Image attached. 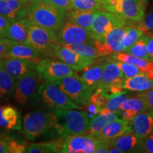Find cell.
Here are the masks:
<instances>
[{
	"label": "cell",
	"mask_w": 153,
	"mask_h": 153,
	"mask_svg": "<svg viewBox=\"0 0 153 153\" xmlns=\"http://www.w3.org/2000/svg\"><path fill=\"white\" fill-rule=\"evenodd\" d=\"M59 124L60 138L68 135H85L89 133L90 120L86 111L75 109H65L53 112Z\"/></svg>",
	"instance_id": "cell-4"
},
{
	"label": "cell",
	"mask_w": 153,
	"mask_h": 153,
	"mask_svg": "<svg viewBox=\"0 0 153 153\" xmlns=\"http://www.w3.org/2000/svg\"><path fill=\"white\" fill-rule=\"evenodd\" d=\"M36 64L35 60L7 58L3 60V69L15 79H19L30 70L35 69Z\"/></svg>",
	"instance_id": "cell-17"
},
{
	"label": "cell",
	"mask_w": 153,
	"mask_h": 153,
	"mask_svg": "<svg viewBox=\"0 0 153 153\" xmlns=\"http://www.w3.org/2000/svg\"><path fill=\"white\" fill-rule=\"evenodd\" d=\"M146 36L147 35L145 34H143L138 41L135 42L128 48L125 50L123 52L129 53L135 57L145 59V60H152L148 51Z\"/></svg>",
	"instance_id": "cell-33"
},
{
	"label": "cell",
	"mask_w": 153,
	"mask_h": 153,
	"mask_svg": "<svg viewBox=\"0 0 153 153\" xmlns=\"http://www.w3.org/2000/svg\"><path fill=\"white\" fill-rule=\"evenodd\" d=\"M11 22L2 16H0V39L5 38V35Z\"/></svg>",
	"instance_id": "cell-46"
},
{
	"label": "cell",
	"mask_w": 153,
	"mask_h": 153,
	"mask_svg": "<svg viewBox=\"0 0 153 153\" xmlns=\"http://www.w3.org/2000/svg\"><path fill=\"white\" fill-rule=\"evenodd\" d=\"M26 142L18 135H12L9 143L8 153H24L26 152Z\"/></svg>",
	"instance_id": "cell-38"
},
{
	"label": "cell",
	"mask_w": 153,
	"mask_h": 153,
	"mask_svg": "<svg viewBox=\"0 0 153 153\" xmlns=\"http://www.w3.org/2000/svg\"><path fill=\"white\" fill-rule=\"evenodd\" d=\"M138 150L143 152L153 153V133L140 139Z\"/></svg>",
	"instance_id": "cell-39"
},
{
	"label": "cell",
	"mask_w": 153,
	"mask_h": 153,
	"mask_svg": "<svg viewBox=\"0 0 153 153\" xmlns=\"http://www.w3.org/2000/svg\"><path fill=\"white\" fill-rule=\"evenodd\" d=\"M99 11L71 10L66 15L67 20L90 30Z\"/></svg>",
	"instance_id": "cell-26"
},
{
	"label": "cell",
	"mask_w": 153,
	"mask_h": 153,
	"mask_svg": "<svg viewBox=\"0 0 153 153\" xmlns=\"http://www.w3.org/2000/svg\"><path fill=\"white\" fill-rule=\"evenodd\" d=\"M16 81L2 68L0 70V99H5L14 95Z\"/></svg>",
	"instance_id": "cell-31"
},
{
	"label": "cell",
	"mask_w": 153,
	"mask_h": 153,
	"mask_svg": "<svg viewBox=\"0 0 153 153\" xmlns=\"http://www.w3.org/2000/svg\"><path fill=\"white\" fill-rule=\"evenodd\" d=\"M42 79L43 78L35 68L17 79L14 93L16 102L24 105L35 98L38 88L42 84Z\"/></svg>",
	"instance_id": "cell-9"
},
{
	"label": "cell",
	"mask_w": 153,
	"mask_h": 153,
	"mask_svg": "<svg viewBox=\"0 0 153 153\" xmlns=\"http://www.w3.org/2000/svg\"><path fill=\"white\" fill-rule=\"evenodd\" d=\"M152 133H153V131H152Z\"/></svg>",
	"instance_id": "cell-55"
},
{
	"label": "cell",
	"mask_w": 153,
	"mask_h": 153,
	"mask_svg": "<svg viewBox=\"0 0 153 153\" xmlns=\"http://www.w3.org/2000/svg\"><path fill=\"white\" fill-rule=\"evenodd\" d=\"M132 133L140 139L148 136L153 131V111L140 112L131 121Z\"/></svg>",
	"instance_id": "cell-18"
},
{
	"label": "cell",
	"mask_w": 153,
	"mask_h": 153,
	"mask_svg": "<svg viewBox=\"0 0 153 153\" xmlns=\"http://www.w3.org/2000/svg\"><path fill=\"white\" fill-rule=\"evenodd\" d=\"M126 23V19L121 15L106 11H99L89 31L94 41L102 42L113 28L125 27Z\"/></svg>",
	"instance_id": "cell-7"
},
{
	"label": "cell",
	"mask_w": 153,
	"mask_h": 153,
	"mask_svg": "<svg viewBox=\"0 0 153 153\" xmlns=\"http://www.w3.org/2000/svg\"><path fill=\"white\" fill-rule=\"evenodd\" d=\"M57 43L62 45L68 44L89 43L94 45V40L89 30L69 22H64L56 32Z\"/></svg>",
	"instance_id": "cell-10"
},
{
	"label": "cell",
	"mask_w": 153,
	"mask_h": 153,
	"mask_svg": "<svg viewBox=\"0 0 153 153\" xmlns=\"http://www.w3.org/2000/svg\"><path fill=\"white\" fill-rule=\"evenodd\" d=\"M126 28L115 27L107 34L104 41H94V45L100 56L123 52L124 47L122 41L126 33Z\"/></svg>",
	"instance_id": "cell-14"
},
{
	"label": "cell",
	"mask_w": 153,
	"mask_h": 153,
	"mask_svg": "<svg viewBox=\"0 0 153 153\" xmlns=\"http://www.w3.org/2000/svg\"><path fill=\"white\" fill-rule=\"evenodd\" d=\"M145 4L142 0L104 1L103 11L116 13L131 22H140L145 18Z\"/></svg>",
	"instance_id": "cell-5"
},
{
	"label": "cell",
	"mask_w": 153,
	"mask_h": 153,
	"mask_svg": "<svg viewBox=\"0 0 153 153\" xmlns=\"http://www.w3.org/2000/svg\"><path fill=\"white\" fill-rule=\"evenodd\" d=\"M86 106H87V110L88 111V112L90 113V114H92L93 115L100 114L101 111V108H99L98 106H97L94 104H91L89 101L86 104Z\"/></svg>",
	"instance_id": "cell-49"
},
{
	"label": "cell",
	"mask_w": 153,
	"mask_h": 153,
	"mask_svg": "<svg viewBox=\"0 0 153 153\" xmlns=\"http://www.w3.org/2000/svg\"><path fill=\"white\" fill-rule=\"evenodd\" d=\"M72 8L79 11H103V0H71Z\"/></svg>",
	"instance_id": "cell-35"
},
{
	"label": "cell",
	"mask_w": 153,
	"mask_h": 153,
	"mask_svg": "<svg viewBox=\"0 0 153 153\" xmlns=\"http://www.w3.org/2000/svg\"><path fill=\"white\" fill-rule=\"evenodd\" d=\"M27 7L22 0H0V16L11 23L28 18Z\"/></svg>",
	"instance_id": "cell-16"
},
{
	"label": "cell",
	"mask_w": 153,
	"mask_h": 153,
	"mask_svg": "<svg viewBox=\"0 0 153 153\" xmlns=\"http://www.w3.org/2000/svg\"><path fill=\"white\" fill-rule=\"evenodd\" d=\"M116 62L121 70L124 79H128L139 74H144L143 70L135 65L120 61H117Z\"/></svg>",
	"instance_id": "cell-37"
},
{
	"label": "cell",
	"mask_w": 153,
	"mask_h": 153,
	"mask_svg": "<svg viewBox=\"0 0 153 153\" xmlns=\"http://www.w3.org/2000/svg\"><path fill=\"white\" fill-rule=\"evenodd\" d=\"M103 1H109V0H103Z\"/></svg>",
	"instance_id": "cell-54"
},
{
	"label": "cell",
	"mask_w": 153,
	"mask_h": 153,
	"mask_svg": "<svg viewBox=\"0 0 153 153\" xmlns=\"http://www.w3.org/2000/svg\"><path fill=\"white\" fill-rule=\"evenodd\" d=\"M54 43H57L56 32L32 24L26 44L41 53H52L51 47Z\"/></svg>",
	"instance_id": "cell-11"
},
{
	"label": "cell",
	"mask_w": 153,
	"mask_h": 153,
	"mask_svg": "<svg viewBox=\"0 0 153 153\" xmlns=\"http://www.w3.org/2000/svg\"><path fill=\"white\" fill-rule=\"evenodd\" d=\"M15 43H17L14 41H11L10 39H8V38L0 39V59L1 60H4L6 54L8 53L11 46L14 45Z\"/></svg>",
	"instance_id": "cell-43"
},
{
	"label": "cell",
	"mask_w": 153,
	"mask_h": 153,
	"mask_svg": "<svg viewBox=\"0 0 153 153\" xmlns=\"http://www.w3.org/2000/svg\"><path fill=\"white\" fill-rule=\"evenodd\" d=\"M12 134L0 131V153H8L9 143Z\"/></svg>",
	"instance_id": "cell-42"
},
{
	"label": "cell",
	"mask_w": 153,
	"mask_h": 153,
	"mask_svg": "<svg viewBox=\"0 0 153 153\" xmlns=\"http://www.w3.org/2000/svg\"><path fill=\"white\" fill-rule=\"evenodd\" d=\"M143 34V30L138 27L128 26L126 28V33L123 38L124 51L133 45L140 38Z\"/></svg>",
	"instance_id": "cell-36"
},
{
	"label": "cell",
	"mask_w": 153,
	"mask_h": 153,
	"mask_svg": "<svg viewBox=\"0 0 153 153\" xmlns=\"http://www.w3.org/2000/svg\"><path fill=\"white\" fill-rule=\"evenodd\" d=\"M108 152H111V153H114V152H116V153H122L121 150H120L119 149L116 148H114V147H112L110 145V148L109 150H108Z\"/></svg>",
	"instance_id": "cell-50"
},
{
	"label": "cell",
	"mask_w": 153,
	"mask_h": 153,
	"mask_svg": "<svg viewBox=\"0 0 153 153\" xmlns=\"http://www.w3.org/2000/svg\"><path fill=\"white\" fill-rule=\"evenodd\" d=\"M28 18L36 26L57 32L65 22L66 14L48 0H33L27 7Z\"/></svg>",
	"instance_id": "cell-2"
},
{
	"label": "cell",
	"mask_w": 153,
	"mask_h": 153,
	"mask_svg": "<svg viewBox=\"0 0 153 153\" xmlns=\"http://www.w3.org/2000/svg\"><path fill=\"white\" fill-rule=\"evenodd\" d=\"M55 7L62 11L65 14L73 9L71 0H48Z\"/></svg>",
	"instance_id": "cell-41"
},
{
	"label": "cell",
	"mask_w": 153,
	"mask_h": 153,
	"mask_svg": "<svg viewBox=\"0 0 153 153\" xmlns=\"http://www.w3.org/2000/svg\"><path fill=\"white\" fill-rule=\"evenodd\" d=\"M23 134L28 140L43 137L59 136V124L53 112L41 111L28 113L24 116Z\"/></svg>",
	"instance_id": "cell-1"
},
{
	"label": "cell",
	"mask_w": 153,
	"mask_h": 153,
	"mask_svg": "<svg viewBox=\"0 0 153 153\" xmlns=\"http://www.w3.org/2000/svg\"><path fill=\"white\" fill-rule=\"evenodd\" d=\"M139 23L138 28L143 30H153V11Z\"/></svg>",
	"instance_id": "cell-44"
},
{
	"label": "cell",
	"mask_w": 153,
	"mask_h": 153,
	"mask_svg": "<svg viewBox=\"0 0 153 153\" xmlns=\"http://www.w3.org/2000/svg\"><path fill=\"white\" fill-rule=\"evenodd\" d=\"M104 65L100 63L92 65L91 64V65L84 69L85 71L79 76L93 91L97 90L99 87L104 72Z\"/></svg>",
	"instance_id": "cell-27"
},
{
	"label": "cell",
	"mask_w": 153,
	"mask_h": 153,
	"mask_svg": "<svg viewBox=\"0 0 153 153\" xmlns=\"http://www.w3.org/2000/svg\"><path fill=\"white\" fill-rule=\"evenodd\" d=\"M89 101L91 104H94L97 106H98L99 108H100L102 110L108 104V99L106 98L100 91L97 90L94 94H91Z\"/></svg>",
	"instance_id": "cell-40"
},
{
	"label": "cell",
	"mask_w": 153,
	"mask_h": 153,
	"mask_svg": "<svg viewBox=\"0 0 153 153\" xmlns=\"http://www.w3.org/2000/svg\"><path fill=\"white\" fill-rule=\"evenodd\" d=\"M35 99L38 104L51 112L81 108L55 82L45 81L42 83L38 88Z\"/></svg>",
	"instance_id": "cell-3"
},
{
	"label": "cell",
	"mask_w": 153,
	"mask_h": 153,
	"mask_svg": "<svg viewBox=\"0 0 153 153\" xmlns=\"http://www.w3.org/2000/svg\"><path fill=\"white\" fill-rule=\"evenodd\" d=\"M31 25L32 23L28 18L11 23L6 33L5 38H8L19 43L26 44Z\"/></svg>",
	"instance_id": "cell-20"
},
{
	"label": "cell",
	"mask_w": 153,
	"mask_h": 153,
	"mask_svg": "<svg viewBox=\"0 0 153 153\" xmlns=\"http://www.w3.org/2000/svg\"><path fill=\"white\" fill-rule=\"evenodd\" d=\"M51 53L72 69L79 71L91 65L95 60V59L82 56L64 45L57 43L53 44Z\"/></svg>",
	"instance_id": "cell-13"
},
{
	"label": "cell",
	"mask_w": 153,
	"mask_h": 153,
	"mask_svg": "<svg viewBox=\"0 0 153 153\" xmlns=\"http://www.w3.org/2000/svg\"><path fill=\"white\" fill-rule=\"evenodd\" d=\"M36 70L46 82H55L67 76L74 74L72 69L63 62L44 59L38 62Z\"/></svg>",
	"instance_id": "cell-12"
},
{
	"label": "cell",
	"mask_w": 153,
	"mask_h": 153,
	"mask_svg": "<svg viewBox=\"0 0 153 153\" xmlns=\"http://www.w3.org/2000/svg\"><path fill=\"white\" fill-rule=\"evenodd\" d=\"M64 137L53 141H47L30 144L26 147V152L27 153H52L60 152L62 149Z\"/></svg>",
	"instance_id": "cell-29"
},
{
	"label": "cell",
	"mask_w": 153,
	"mask_h": 153,
	"mask_svg": "<svg viewBox=\"0 0 153 153\" xmlns=\"http://www.w3.org/2000/svg\"><path fill=\"white\" fill-rule=\"evenodd\" d=\"M131 132H132L131 123L126 121L123 118H118L108 123L100 132L92 137L98 140H103L120 136Z\"/></svg>",
	"instance_id": "cell-19"
},
{
	"label": "cell",
	"mask_w": 153,
	"mask_h": 153,
	"mask_svg": "<svg viewBox=\"0 0 153 153\" xmlns=\"http://www.w3.org/2000/svg\"><path fill=\"white\" fill-rule=\"evenodd\" d=\"M99 143V140L91 135H68L65 137L60 152L93 153Z\"/></svg>",
	"instance_id": "cell-15"
},
{
	"label": "cell",
	"mask_w": 153,
	"mask_h": 153,
	"mask_svg": "<svg viewBox=\"0 0 153 153\" xmlns=\"http://www.w3.org/2000/svg\"><path fill=\"white\" fill-rule=\"evenodd\" d=\"M142 1H144V2H145V3H146V2H147V1H148V0H142Z\"/></svg>",
	"instance_id": "cell-53"
},
{
	"label": "cell",
	"mask_w": 153,
	"mask_h": 153,
	"mask_svg": "<svg viewBox=\"0 0 153 153\" xmlns=\"http://www.w3.org/2000/svg\"><path fill=\"white\" fill-rule=\"evenodd\" d=\"M110 58L112 59L113 61H120L135 65L143 70L144 74L153 79V61L135 57L125 52L114 53L111 55Z\"/></svg>",
	"instance_id": "cell-23"
},
{
	"label": "cell",
	"mask_w": 153,
	"mask_h": 153,
	"mask_svg": "<svg viewBox=\"0 0 153 153\" xmlns=\"http://www.w3.org/2000/svg\"><path fill=\"white\" fill-rule=\"evenodd\" d=\"M138 95L141 96L146 101L149 110L153 111V88L147 91H141Z\"/></svg>",
	"instance_id": "cell-45"
},
{
	"label": "cell",
	"mask_w": 153,
	"mask_h": 153,
	"mask_svg": "<svg viewBox=\"0 0 153 153\" xmlns=\"http://www.w3.org/2000/svg\"><path fill=\"white\" fill-rule=\"evenodd\" d=\"M110 148V145L105 142L104 140H99V143L97 145L94 153H106L108 152Z\"/></svg>",
	"instance_id": "cell-47"
},
{
	"label": "cell",
	"mask_w": 153,
	"mask_h": 153,
	"mask_svg": "<svg viewBox=\"0 0 153 153\" xmlns=\"http://www.w3.org/2000/svg\"><path fill=\"white\" fill-rule=\"evenodd\" d=\"M123 89L133 91H144L153 88V79L145 74H139L128 79H123L121 84Z\"/></svg>",
	"instance_id": "cell-28"
},
{
	"label": "cell",
	"mask_w": 153,
	"mask_h": 153,
	"mask_svg": "<svg viewBox=\"0 0 153 153\" xmlns=\"http://www.w3.org/2000/svg\"><path fill=\"white\" fill-rule=\"evenodd\" d=\"M103 140L111 146L119 149L123 152H131L138 150L140 138L131 132L120 136Z\"/></svg>",
	"instance_id": "cell-24"
},
{
	"label": "cell",
	"mask_w": 153,
	"mask_h": 153,
	"mask_svg": "<svg viewBox=\"0 0 153 153\" xmlns=\"http://www.w3.org/2000/svg\"><path fill=\"white\" fill-rule=\"evenodd\" d=\"M22 1H24V2L25 4H26L27 5H28L30 2H31L32 1H33V0H22Z\"/></svg>",
	"instance_id": "cell-51"
},
{
	"label": "cell",
	"mask_w": 153,
	"mask_h": 153,
	"mask_svg": "<svg viewBox=\"0 0 153 153\" xmlns=\"http://www.w3.org/2000/svg\"><path fill=\"white\" fill-rule=\"evenodd\" d=\"M74 53H77L82 56L89 57V58L97 59V57H100L96 47L94 45L89 43H77V44H68L64 45Z\"/></svg>",
	"instance_id": "cell-34"
},
{
	"label": "cell",
	"mask_w": 153,
	"mask_h": 153,
	"mask_svg": "<svg viewBox=\"0 0 153 153\" xmlns=\"http://www.w3.org/2000/svg\"><path fill=\"white\" fill-rule=\"evenodd\" d=\"M55 83L78 105L87 104L94 91L79 76L75 74L67 76Z\"/></svg>",
	"instance_id": "cell-6"
},
{
	"label": "cell",
	"mask_w": 153,
	"mask_h": 153,
	"mask_svg": "<svg viewBox=\"0 0 153 153\" xmlns=\"http://www.w3.org/2000/svg\"><path fill=\"white\" fill-rule=\"evenodd\" d=\"M147 110H149V108L146 101L141 96L137 95V97L133 98L130 97L122 104L120 113L122 118L131 123L133 118L137 114Z\"/></svg>",
	"instance_id": "cell-22"
},
{
	"label": "cell",
	"mask_w": 153,
	"mask_h": 153,
	"mask_svg": "<svg viewBox=\"0 0 153 153\" xmlns=\"http://www.w3.org/2000/svg\"><path fill=\"white\" fill-rule=\"evenodd\" d=\"M3 68V60L0 59V70Z\"/></svg>",
	"instance_id": "cell-52"
},
{
	"label": "cell",
	"mask_w": 153,
	"mask_h": 153,
	"mask_svg": "<svg viewBox=\"0 0 153 153\" xmlns=\"http://www.w3.org/2000/svg\"><path fill=\"white\" fill-rule=\"evenodd\" d=\"M41 53L30 45L25 43H15L5 55L4 60L7 58H22L30 60H37Z\"/></svg>",
	"instance_id": "cell-25"
},
{
	"label": "cell",
	"mask_w": 153,
	"mask_h": 153,
	"mask_svg": "<svg viewBox=\"0 0 153 153\" xmlns=\"http://www.w3.org/2000/svg\"><path fill=\"white\" fill-rule=\"evenodd\" d=\"M147 38V47H148V51L151 59H153V35L146 36Z\"/></svg>",
	"instance_id": "cell-48"
},
{
	"label": "cell",
	"mask_w": 153,
	"mask_h": 153,
	"mask_svg": "<svg viewBox=\"0 0 153 153\" xmlns=\"http://www.w3.org/2000/svg\"><path fill=\"white\" fill-rule=\"evenodd\" d=\"M131 94H129L127 91H120L117 94L114 95L111 98L108 99V102L107 106L101 111L100 114L104 113H120V108L122 104L125 101L131 97Z\"/></svg>",
	"instance_id": "cell-32"
},
{
	"label": "cell",
	"mask_w": 153,
	"mask_h": 153,
	"mask_svg": "<svg viewBox=\"0 0 153 153\" xmlns=\"http://www.w3.org/2000/svg\"><path fill=\"white\" fill-rule=\"evenodd\" d=\"M123 79V73L117 62L106 63L100 84L97 90L109 99L123 90L121 84Z\"/></svg>",
	"instance_id": "cell-8"
},
{
	"label": "cell",
	"mask_w": 153,
	"mask_h": 153,
	"mask_svg": "<svg viewBox=\"0 0 153 153\" xmlns=\"http://www.w3.org/2000/svg\"><path fill=\"white\" fill-rule=\"evenodd\" d=\"M118 113H104L99 114L98 116L92 117L90 120L89 129V135L93 136L100 132L106 125L114 120L118 119Z\"/></svg>",
	"instance_id": "cell-30"
},
{
	"label": "cell",
	"mask_w": 153,
	"mask_h": 153,
	"mask_svg": "<svg viewBox=\"0 0 153 153\" xmlns=\"http://www.w3.org/2000/svg\"><path fill=\"white\" fill-rule=\"evenodd\" d=\"M0 127L8 131H22V118L16 108L0 106Z\"/></svg>",
	"instance_id": "cell-21"
}]
</instances>
